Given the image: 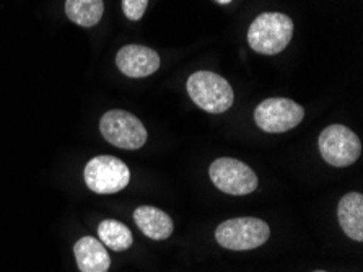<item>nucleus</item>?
Segmentation results:
<instances>
[{"label": "nucleus", "mask_w": 363, "mask_h": 272, "mask_svg": "<svg viewBox=\"0 0 363 272\" xmlns=\"http://www.w3.org/2000/svg\"><path fill=\"white\" fill-rule=\"evenodd\" d=\"M85 183L88 190L96 194H114L123 191L130 181L128 165L111 155L91 158L85 166Z\"/></svg>", "instance_id": "39448f33"}, {"label": "nucleus", "mask_w": 363, "mask_h": 272, "mask_svg": "<svg viewBox=\"0 0 363 272\" xmlns=\"http://www.w3.org/2000/svg\"><path fill=\"white\" fill-rule=\"evenodd\" d=\"M100 131L109 143L124 150H137L147 142L145 126L129 111H108L100 121Z\"/></svg>", "instance_id": "20e7f679"}, {"label": "nucleus", "mask_w": 363, "mask_h": 272, "mask_svg": "<svg viewBox=\"0 0 363 272\" xmlns=\"http://www.w3.org/2000/svg\"><path fill=\"white\" fill-rule=\"evenodd\" d=\"M98 235H100L103 245L113 249V251H125L134 243V236H132V232L128 227L111 219L101 222L98 227Z\"/></svg>", "instance_id": "4468645a"}, {"label": "nucleus", "mask_w": 363, "mask_h": 272, "mask_svg": "<svg viewBox=\"0 0 363 272\" xmlns=\"http://www.w3.org/2000/svg\"><path fill=\"white\" fill-rule=\"evenodd\" d=\"M294 36V21L277 12L261 13L247 30V43L256 53L274 55L282 53Z\"/></svg>", "instance_id": "f257e3e1"}, {"label": "nucleus", "mask_w": 363, "mask_h": 272, "mask_svg": "<svg viewBox=\"0 0 363 272\" xmlns=\"http://www.w3.org/2000/svg\"><path fill=\"white\" fill-rule=\"evenodd\" d=\"M271 236V229L266 222L256 217L230 219L218 225L216 240L220 246L233 251H250L259 248Z\"/></svg>", "instance_id": "7ed1b4c3"}, {"label": "nucleus", "mask_w": 363, "mask_h": 272, "mask_svg": "<svg viewBox=\"0 0 363 272\" xmlns=\"http://www.w3.org/2000/svg\"><path fill=\"white\" fill-rule=\"evenodd\" d=\"M186 87L192 102L207 113L218 114L232 108L235 99L233 88L222 75L208 70L194 72Z\"/></svg>", "instance_id": "f03ea898"}, {"label": "nucleus", "mask_w": 363, "mask_h": 272, "mask_svg": "<svg viewBox=\"0 0 363 272\" xmlns=\"http://www.w3.org/2000/svg\"><path fill=\"white\" fill-rule=\"evenodd\" d=\"M216 2H218V4H222V5H227V4H232L233 0H216Z\"/></svg>", "instance_id": "dca6fc26"}, {"label": "nucleus", "mask_w": 363, "mask_h": 272, "mask_svg": "<svg viewBox=\"0 0 363 272\" xmlns=\"http://www.w3.org/2000/svg\"><path fill=\"white\" fill-rule=\"evenodd\" d=\"M305 118V109L289 98H267L257 104L255 121L259 129L271 134L287 132Z\"/></svg>", "instance_id": "0eeeda50"}, {"label": "nucleus", "mask_w": 363, "mask_h": 272, "mask_svg": "<svg viewBox=\"0 0 363 272\" xmlns=\"http://www.w3.org/2000/svg\"><path fill=\"white\" fill-rule=\"evenodd\" d=\"M315 272H326V271H315Z\"/></svg>", "instance_id": "f3484780"}, {"label": "nucleus", "mask_w": 363, "mask_h": 272, "mask_svg": "<svg viewBox=\"0 0 363 272\" xmlns=\"http://www.w3.org/2000/svg\"><path fill=\"white\" fill-rule=\"evenodd\" d=\"M134 220L140 232L150 240H167L173 233V220L163 210L152 205H140L134 210Z\"/></svg>", "instance_id": "9b49d317"}, {"label": "nucleus", "mask_w": 363, "mask_h": 272, "mask_svg": "<svg viewBox=\"0 0 363 272\" xmlns=\"http://www.w3.org/2000/svg\"><path fill=\"white\" fill-rule=\"evenodd\" d=\"M320 152L324 162L344 168L355 163L362 153V142L354 131L342 124L326 127L320 136Z\"/></svg>", "instance_id": "423d86ee"}, {"label": "nucleus", "mask_w": 363, "mask_h": 272, "mask_svg": "<svg viewBox=\"0 0 363 272\" xmlns=\"http://www.w3.org/2000/svg\"><path fill=\"white\" fill-rule=\"evenodd\" d=\"M116 65L124 75L132 77V79H144L160 67V55L147 46L129 44V46L119 49Z\"/></svg>", "instance_id": "1a4fd4ad"}, {"label": "nucleus", "mask_w": 363, "mask_h": 272, "mask_svg": "<svg viewBox=\"0 0 363 272\" xmlns=\"http://www.w3.org/2000/svg\"><path fill=\"white\" fill-rule=\"evenodd\" d=\"M104 12L103 0H65V13L74 23L90 28L98 25Z\"/></svg>", "instance_id": "ddd939ff"}, {"label": "nucleus", "mask_w": 363, "mask_h": 272, "mask_svg": "<svg viewBox=\"0 0 363 272\" xmlns=\"http://www.w3.org/2000/svg\"><path fill=\"white\" fill-rule=\"evenodd\" d=\"M147 5H148V0H123L124 15L132 21L140 20L145 13Z\"/></svg>", "instance_id": "2eb2a0df"}, {"label": "nucleus", "mask_w": 363, "mask_h": 272, "mask_svg": "<svg viewBox=\"0 0 363 272\" xmlns=\"http://www.w3.org/2000/svg\"><path fill=\"white\" fill-rule=\"evenodd\" d=\"M340 229L354 241H363V196L360 192H349L337 205Z\"/></svg>", "instance_id": "f8f14e48"}, {"label": "nucleus", "mask_w": 363, "mask_h": 272, "mask_svg": "<svg viewBox=\"0 0 363 272\" xmlns=\"http://www.w3.org/2000/svg\"><path fill=\"white\" fill-rule=\"evenodd\" d=\"M208 175L217 190L232 194V196H246L257 187V176L246 163L235 158H217L211 163Z\"/></svg>", "instance_id": "6e6552de"}, {"label": "nucleus", "mask_w": 363, "mask_h": 272, "mask_svg": "<svg viewBox=\"0 0 363 272\" xmlns=\"http://www.w3.org/2000/svg\"><path fill=\"white\" fill-rule=\"evenodd\" d=\"M74 254L80 272H108L111 259L101 241L93 236H84L75 243Z\"/></svg>", "instance_id": "9d476101"}]
</instances>
